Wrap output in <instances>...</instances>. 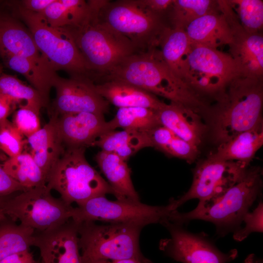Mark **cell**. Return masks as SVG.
I'll list each match as a JSON object with an SVG mask.
<instances>
[{
	"label": "cell",
	"mask_w": 263,
	"mask_h": 263,
	"mask_svg": "<svg viewBox=\"0 0 263 263\" xmlns=\"http://www.w3.org/2000/svg\"><path fill=\"white\" fill-rule=\"evenodd\" d=\"M98 79L127 82L198 113L204 112L207 108L206 101L172 73L158 47L125 58Z\"/></svg>",
	"instance_id": "obj_1"
},
{
	"label": "cell",
	"mask_w": 263,
	"mask_h": 263,
	"mask_svg": "<svg viewBox=\"0 0 263 263\" xmlns=\"http://www.w3.org/2000/svg\"><path fill=\"white\" fill-rule=\"evenodd\" d=\"M211 113L213 139L218 145L263 121V79L240 75L214 98Z\"/></svg>",
	"instance_id": "obj_2"
},
{
	"label": "cell",
	"mask_w": 263,
	"mask_h": 263,
	"mask_svg": "<svg viewBox=\"0 0 263 263\" xmlns=\"http://www.w3.org/2000/svg\"><path fill=\"white\" fill-rule=\"evenodd\" d=\"M262 175L260 167H248L240 180L221 197L208 203H198L187 213L175 210L170 222L183 225L201 220L213 223L221 236L235 231L241 227L244 216L261 193Z\"/></svg>",
	"instance_id": "obj_3"
},
{
	"label": "cell",
	"mask_w": 263,
	"mask_h": 263,
	"mask_svg": "<svg viewBox=\"0 0 263 263\" xmlns=\"http://www.w3.org/2000/svg\"><path fill=\"white\" fill-rule=\"evenodd\" d=\"M98 11L94 9L91 18L78 27L63 28L73 37L89 72L99 77L137 51L129 39L98 19Z\"/></svg>",
	"instance_id": "obj_4"
},
{
	"label": "cell",
	"mask_w": 263,
	"mask_h": 263,
	"mask_svg": "<svg viewBox=\"0 0 263 263\" xmlns=\"http://www.w3.org/2000/svg\"><path fill=\"white\" fill-rule=\"evenodd\" d=\"M85 150L66 149L47 178V188L57 191L70 205L79 206L108 194L115 196L107 181L87 161Z\"/></svg>",
	"instance_id": "obj_5"
},
{
	"label": "cell",
	"mask_w": 263,
	"mask_h": 263,
	"mask_svg": "<svg viewBox=\"0 0 263 263\" xmlns=\"http://www.w3.org/2000/svg\"><path fill=\"white\" fill-rule=\"evenodd\" d=\"M77 224L82 263L145 258L139 246L141 227L94 221Z\"/></svg>",
	"instance_id": "obj_6"
},
{
	"label": "cell",
	"mask_w": 263,
	"mask_h": 263,
	"mask_svg": "<svg viewBox=\"0 0 263 263\" xmlns=\"http://www.w3.org/2000/svg\"><path fill=\"white\" fill-rule=\"evenodd\" d=\"M98 19L129 39L137 53L158 47L168 21L142 6L138 0H105Z\"/></svg>",
	"instance_id": "obj_7"
},
{
	"label": "cell",
	"mask_w": 263,
	"mask_h": 263,
	"mask_svg": "<svg viewBox=\"0 0 263 263\" xmlns=\"http://www.w3.org/2000/svg\"><path fill=\"white\" fill-rule=\"evenodd\" d=\"M240 75L228 53L218 48L190 44L184 60L182 79L205 101L207 96L215 98Z\"/></svg>",
	"instance_id": "obj_8"
},
{
	"label": "cell",
	"mask_w": 263,
	"mask_h": 263,
	"mask_svg": "<svg viewBox=\"0 0 263 263\" xmlns=\"http://www.w3.org/2000/svg\"><path fill=\"white\" fill-rule=\"evenodd\" d=\"M175 209L170 200L166 206H154L129 200L111 201L105 196L90 199L74 207L71 219L77 223L101 221L136 225L143 228L152 224L170 221Z\"/></svg>",
	"instance_id": "obj_9"
},
{
	"label": "cell",
	"mask_w": 263,
	"mask_h": 263,
	"mask_svg": "<svg viewBox=\"0 0 263 263\" xmlns=\"http://www.w3.org/2000/svg\"><path fill=\"white\" fill-rule=\"evenodd\" d=\"M18 12L37 47L56 71L64 70L73 76L86 77L89 72L83 58L73 37L65 28L53 27L40 14L20 6Z\"/></svg>",
	"instance_id": "obj_10"
},
{
	"label": "cell",
	"mask_w": 263,
	"mask_h": 263,
	"mask_svg": "<svg viewBox=\"0 0 263 263\" xmlns=\"http://www.w3.org/2000/svg\"><path fill=\"white\" fill-rule=\"evenodd\" d=\"M46 185L20 192L10 196L3 212L8 219L44 231L71 219L74 207L60 198L53 196Z\"/></svg>",
	"instance_id": "obj_11"
},
{
	"label": "cell",
	"mask_w": 263,
	"mask_h": 263,
	"mask_svg": "<svg viewBox=\"0 0 263 263\" xmlns=\"http://www.w3.org/2000/svg\"><path fill=\"white\" fill-rule=\"evenodd\" d=\"M248 164L209 157L199 163L193 172L188 190L177 199H171L177 209L187 201L199 200V204L209 203L221 197L243 177Z\"/></svg>",
	"instance_id": "obj_12"
},
{
	"label": "cell",
	"mask_w": 263,
	"mask_h": 263,
	"mask_svg": "<svg viewBox=\"0 0 263 263\" xmlns=\"http://www.w3.org/2000/svg\"><path fill=\"white\" fill-rule=\"evenodd\" d=\"M163 225L169 238L160 243V248L174 261L182 263H228L238 256V251H221L204 233H193L182 225L168 221Z\"/></svg>",
	"instance_id": "obj_13"
},
{
	"label": "cell",
	"mask_w": 263,
	"mask_h": 263,
	"mask_svg": "<svg viewBox=\"0 0 263 263\" xmlns=\"http://www.w3.org/2000/svg\"><path fill=\"white\" fill-rule=\"evenodd\" d=\"M53 87L56 95L50 117L81 112L104 115L109 111V103L97 93L94 82L88 77L72 76L68 79L58 75Z\"/></svg>",
	"instance_id": "obj_14"
},
{
	"label": "cell",
	"mask_w": 263,
	"mask_h": 263,
	"mask_svg": "<svg viewBox=\"0 0 263 263\" xmlns=\"http://www.w3.org/2000/svg\"><path fill=\"white\" fill-rule=\"evenodd\" d=\"M225 10L232 36L228 53L235 62L240 75L257 79L263 77V36L262 33L245 31L228 1Z\"/></svg>",
	"instance_id": "obj_15"
},
{
	"label": "cell",
	"mask_w": 263,
	"mask_h": 263,
	"mask_svg": "<svg viewBox=\"0 0 263 263\" xmlns=\"http://www.w3.org/2000/svg\"><path fill=\"white\" fill-rule=\"evenodd\" d=\"M34 246L42 263H82L78 224L72 219L44 231H35Z\"/></svg>",
	"instance_id": "obj_16"
},
{
	"label": "cell",
	"mask_w": 263,
	"mask_h": 263,
	"mask_svg": "<svg viewBox=\"0 0 263 263\" xmlns=\"http://www.w3.org/2000/svg\"><path fill=\"white\" fill-rule=\"evenodd\" d=\"M50 117L55 120L65 149L94 146L97 139L107 132L103 114L81 112Z\"/></svg>",
	"instance_id": "obj_17"
},
{
	"label": "cell",
	"mask_w": 263,
	"mask_h": 263,
	"mask_svg": "<svg viewBox=\"0 0 263 263\" xmlns=\"http://www.w3.org/2000/svg\"><path fill=\"white\" fill-rule=\"evenodd\" d=\"M0 55L24 57L43 70L56 72L37 47L28 28L12 18L0 19Z\"/></svg>",
	"instance_id": "obj_18"
},
{
	"label": "cell",
	"mask_w": 263,
	"mask_h": 263,
	"mask_svg": "<svg viewBox=\"0 0 263 263\" xmlns=\"http://www.w3.org/2000/svg\"><path fill=\"white\" fill-rule=\"evenodd\" d=\"M219 1L218 10L195 19L185 29L191 44L218 48L229 43L232 36L230 24L224 0Z\"/></svg>",
	"instance_id": "obj_19"
},
{
	"label": "cell",
	"mask_w": 263,
	"mask_h": 263,
	"mask_svg": "<svg viewBox=\"0 0 263 263\" xmlns=\"http://www.w3.org/2000/svg\"><path fill=\"white\" fill-rule=\"evenodd\" d=\"M163 126L186 141L199 147L207 130L199 113L182 105L171 102L157 111Z\"/></svg>",
	"instance_id": "obj_20"
},
{
	"label": "cell",
	"mask_w": 263,
	"mask_h": 263,
	"mask_svg": "<svg viewBox=\"0 0 263 263\" xmlns=\"http://www.w3.org/2000/svg\"><path fill=\"white\" fill-rule=\"evenodd\" d=\"M94 88L109 103L118 108L140 107L157 111L166 104L155 95L118 79L101 80L94 83Z\"/></svg>",
	"instance_id": "obj_21"
},
{
	"label": "cell",
	"mask_w": 263,
	"mask_h": 263,
	"mask_svg": "<svg viewBox=\"0 0 263 263\" xmlns=\"http://www.w3.org/2000/svg\"><path fill=\"white\" fill-rule=\"evenodd\" d=\"M24 150L41 169L46 180L65 150L53 118L37 132L26 138Z\"/></svg>",
	"instance_id": "obj_22"
},
{
	"label": "cell",
	"mask_w": 263,
	"mask_h": 263,
	"mask_svg": "<svg viewBox=\"0 0 263 263\" xmlns=\"http://www.w3.org/2000/svg\"><path fill=\"white\" fill-rule=\"evenodd\" d=\"M94 160L114 191L116 199L140 201L127 161L114 153L102 150L96 154Z\"/></svg>",
	"instance_id": "obj_23"
},
{
	"label": "cell",
	"mask_w": 263,
	"mask_h": 263,
	"mask_svg": "<svg viewBox=\"0 0 263 263\" xmlns=\"http://www.w3.org/2000/svg\"><path fill=\"white\" fill-rule=\"evenodd\" d=\"M263 144V123L242 132L229 141L219 145L208 157L219 160L237 161L249 164Z\"/></svg>",
	"instance_id": "obj_24"
},
{
	"label": "cell",
	"mask_w": 263,
	"mask_h": 263,
	"mask_svg": "<svg viewBox=\"0 0 263 263\" xmlns=\"http://www.w3.org/2000/svg\"><path fill=\"white\" fill-rule=\"evenodd\" d=\"M94 146L101 150L113 152L127 161L142 149L152 147L148 132L134 130L109 131L101 135Z\"/></svg>",
	"instance_id": "obj_25"
},
{
	"label": "cell",
	"mask_w": 263,
	"mask_h": 263,
	"mask_svg": "<svg viewBox=\"0 0 263 263\" xmlns=\"http://www.w3.org/2000/svg\"><path fill=\"white\" fill-rule=\"evenodd\" d=\"M92 13L88 1L55 0L40 14L53 27H76L86 22Z\"/></svg>",
	"instance_id": "obj_26"
},
{
	"label": "cell",
	"mask_w": 263,
	"mask_h": 263,
	"mask_svg": "<svg viewBox=\"0 0 263 263\" xmlns=\"http://www.w3.org/2000/svg\"><path fill=\"white\" fill-rule=\"evenodd\" d=\"M190 47L186 32L181 28L167 27L159 40L158 47L164 60L172 73L182 80L184 60Z\"/></svg>",
	"instance_id": "obj_27"
},
{
	"label": "cell",
	"mask_w": 263,
	"mask_h": 263,
	"mask_svg": "<svg viewBox=\"0 0 263 263\" xmlns=\"http://www.w3.org/2000/svg\"><path fill=\"white\" fill-rule=\"evenodd\" d=\"M1 57L8 68L23 75L39 93L48 107L50 90L58 75L56 72L43 70L31 61L20 56L4 55Z\"/></svg>",
	"instance_id": "obj_28"
},
{
	"label": "cell",
	"mask_w": 263,
	"mask_h": 263,
	"mask_svg": "<svg viewBox=\"0 0 263 263\" xmlns=\"http://www.w3.org/2000/svg\"><path fill=\"white\" fill-rule=\"evenodd\" d=\"M35 230L8 218L0 222V261L29 251L34 246Z\"/></svg>",
	"instance_id": "obj_29"
},
{
	"label": "cell",
	"mask_w": 263,
	"mask_h": 263,
	"mask_svg": "<svg viewBox=\"0 0 263 263\" xmlns=\"http://www.w3.org/2000/svg\"><path fill=\"white\" fill-rule=\"evenodd\" d=\"M3 169L26 190L46 185L47 180L29 153L24 150L2 163Z\"/></svg>",
	"instance_id": "obj_30"
},
{
	"label": "cell",
	"mask_w": 263,
	"mask_h": 263,
	"mask_svg": "<svg viewBox=\"0 0 263 263\" xmlns=\"http://www.w3.org/2000/svg\"><path fill=\"white\" fill-rule=\"evenodd\" d=\"M161 125L157 111L140 107L118 108L114 117L107 121V132L117 128L149 132Z\"/></svg>",
	"instance_id": "obj_31"
},
{
	"label": "cell",
	"mask_w": 263,
	"mask_h": 263,
	"mask_svg": "<svg viewBox=\"0 0 263 263\" xmlns=\"http://www.w3.org/2000/svg\"><path fill=\"white\" fill-rule=\"evenodd\" d=\"M152 147L167 154L193 162L199 154L198 147L181 138L167 128L160 125L148 132Z\"/></svg>",
	"instance_id": "obj_32"
},
{
	"label": "cell",
	"mask_w": 263,
	"mask_h": 263,
	"mask_svg": "<svg viewBox=\"0 0 263 263\" xmlns=\"http://www.w3.org/2000/svg\"><path fill=\"white\" fill-rule=\"evenodd\" d=\"M219 8V0H174L168 18L169 26L185 30L195 19Z\"/></svg>",
	"instance_id": "obj_33"
},
{
	"label": "cell",
	"mask_w": 263,
	"mask_h": 263,
	"mask_svg": "<svg viewBox=\"0 0 263 263\" xmlns=\"http://www.w3.org/2000/svg\"><path fill=\"white\" fill-rule=\"evenodd\" d=\"M0 94L12 99L19 107H25L40 113L43 107H47L39 93L24 83L17 77L2 74L0 76Z\"/></svg>",
	"instance_id": "obj_34"
},
{
	"label": "cell",
	"mask_w": 263,
	"mask_h": 263,
	"mask_svg": "<svg viewBox=\"0 0 263 263\" xmlns=\"http://www.w3.org/2000/svg\"><path fill=\"white\" fill-rule=\"evenodd\" d=\"M242 27L250 34L262 33L263 26V1L228 0Z\"/></svg>",
	"instance_id": "obj_35"
},
{
	"label": "cell",
	"mask_w": 263,
	"mask_h": 263,
	"mask_svg": "<svg viewBox=\"0 0 263 263\" xmlns=\"http://www.w3.org/2000/svg\"><path fill=\"white\" fill-rule=\"evenodd\" d=\"M26 138L7 119L0 124V150L8 157H13L24 150Z\"/></svg>",
	"instance_id": "obj_36"
},
{
	"label": "cell",
	"mask_w": 263,
	"mask_h": 263,
	"mask_svg": "<svg viewBox=\"0 0 263 263\" xmlns=\"http://www.w3.org/2000/svg\"><path fill=\"white\" fill-rule=\"evenodd\" d=\"M11 122L26 138L37 132L42 127L39 113L25 107H19L15 111Z\"/></svg>",
	"instance_id": "obj_37"
},
{
	"label": "cell",
	"mask_w": 263,
	"mask_h": 263,
	"mask_svg": "<svg viewBox=\"0 0 263 263\" xmlns=\"http://www.w3.org/2000/svg\"><path fill=\"white\" fill-rule=\"evenodd\" d=\"M263 204L260 202L252 211H248L244 216L240 227L233 232V239L237 241H242L253 232L262 233L263 231Z\"/></svg>",
	"instance_id": "obj_38"
},
{
	"label": "cell",
	"mask_w": 263,
	"mask_h": 263,
	"mask_svg": "<svg viewBox=\"0 0 263 263\" xmlns=\"http://www.w3.org/2000/svg\"><path fill=\"white\" fill-rule=\"evenodd\" d=\"M26 190L4 170L0 163V197H7Z\"/></svg>",
	"instance_id": "obj_39"
},
{
	"label": "cell",
	"mask_w": 263,
	"mask_h": 263,
	"mask_svg": "<svg viewBox=\"0 0 263 263\" xmlns=\"http://www.w3.org/2000/svg\"><path fill=\"white\" fill-rule=\"evenodd\" d=\"M139 3L153 13L168 21L174 0H138Z\"/></svg>",
	"instance_id": "obj_40"
},
{
	"label": "cell",
	"mask_w": 263,
	"mask_h": 263,
	"mask_svg": "<svg viewBox=\"0 0 263 263\" xmlns=\"http://www.w3.org/2000/svg\"><path fill=\"white\" fill-rule=\"evenodd\" d=\"M55 0H24L21 1L22 8L29 11L41 13Z\"/></svg>",
	"instance_id": "obj_41"
},
{
	"label": "cell",
	"mask_w": 263,
	"mask_h": 263,
	"mask_svg": "<svg viewBox=\"0 0 263 263\" xmlns=\"http://www.w3.org/2000/svg\"><path fill=\"white\" fill-rule=\"evenodd\" d=\"M17 105L11 98L0 104V124L7 119V117L14 110Z\"/></svg>",
	"instance_id": "obj_42"
},
{
	"label": "cell",
	"mask_w": 263,
	"mask_h": 263,
	"mask_svg": "<svg viewBox=\"0 0 263 263\" xmlns=\"http://www.w3.org/2000/svg\"><path fill=\"white\" fill-rule=\"evenodd\" d=\"M89 263H152V262L146 258L143 259L129 258L117 261H100Z\"/></svg>",
	"instance_id": "obj_43"
},
{
	"label": "cell",
	"mask_w": 263,
	"mask_h": 263,
	"mask_svg": "<svg viewBox=\"0 0 263 263\" xmlns=\"http://www.w3.org/2000/svg\"><path fill=\"white\" fill-rule=\"evenodd\" d=\"M10 196H11L7 197H0V222L7 218L3 213V208L6 201Z\"/></svg>",
	"instance_id": "obj_44"
},
{
	"label": "cell",
	"mask_w": 263,
	"mask_h": 263,
	"mask_svg": "<svg viewBox=\"0 0 263 263\" xmlns=\"http://www.w3.org/2000/svg\"><path fill=\"white\" fill-rule=\"evenodd\" d=\"M244 263H263L261 259L258 258L254 254L249 255L245 259Z\"/></svg>",
	"instance_id": "obj_45"
},
{
	"label": "cell",
	"mask_w": 263,
	"mask_h": 263,
	"mask_svg": "<svg viewBox=\"0 0 263 263\" xmlns=\"http://www.w3.org/2000/svg\"><path fill=\"white\" fill-rule=\"evenodd\" d=\"M8 157L0 150V163L4 162Z\"/></svg>",
	"instance_id": "obj_46"
},
{
	"label": "cell",
	"mask_w": 263,
	"mask_h": 263,
	"mask_svg": "<svg viewBox=\"0 0 263 263\" xmlns=\"http://www.w3.org/2000/svg\"><path fill=\"white\" fill-rule=\"evenodd\" d=\"M10 98H11L6 95L0 94V104Z\"/></svg>",
	"instance_id": "obj_47"
},
{
	"label": "cell",
	"mask_w": 263,
	"mask_h": 263,
	"mask_svg": "<svg viewBox=\"0 0 263 263\" xmlns=\"http://www.w3.org/2000/svg\"><path fill=\"white\" fill-rule=\"evenodd\" d=\"M1 74H2V68H1V66L0 65V76L1 75Z\"/></svg>",
	"instance_id": "obj_48"
}]
</instances>
